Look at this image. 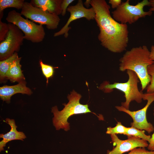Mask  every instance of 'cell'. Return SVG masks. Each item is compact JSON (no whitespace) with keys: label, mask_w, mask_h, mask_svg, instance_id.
I'll return each mask as SVG.
<instances>
[{"label":"cell","mask_w":154,"mask_h":154,"mask_svg":"<svg viewBox=\"0 0 154 154\" xmlns=\"http://www.w3.org/2000/svg\"><path fill=\"white\" fill-rule=\"evenodd\" d=\"M25 2L24 0H0V12H3L4 9L10 7L21 9Z\"/></svg>","instance_id":"cell-17"},{"label":"cell","mask_w":154,"mask_h":154,"mask_svg":"<svg viewBox=\"0 0 154 154\" xmlns=\"http://www.w3.org/2000/svg\"><path fill=\"white\" fill-rule=\"evenodd\" d=\"M150 3L149 6L150 8L149 11L153 12L154 11V0H150L149 1Z\"/></svg>","instance_id":"cell-28"},{"label":"cell","mask_w":154,"mask_h":154,"mask_svg":"<svg viewBox=\"0 0 154 154\" xmlns=\"http://www.w3.org/2000/svg\"><path fill=\"white\" fill-rule=\"evenodd\" d=\"M153 115L154 116V112ZM149 143L147 146L148 149L150 151H154V131L151 136Z\"/></svg>","instance_id":"cell-26"},{"label":"cell","mask_w":154,"mask_h":154,"mask_svg":"<svg viewBox=\"0 0 154 154\" xmlns=\"http://www.w3.org/2000/svg\"><path fill=\"white\" fill-rule=\"evenodd\" d=\"M113 145L116 146L113 149L107 151L106 154H123L138 147H147V141L139 137L130 136L127 139L121 140L116 134L110 135Z\"/></svg>","instance_id":"cell-11"},{"label":"cell","mask_w":154,"mask_h":154,"mask_svg":"<svg viewBox=\"0 0 154 154\" xmlns=\"http://www.w3.org/2000/svg\"><path fill=\"white\" fill-rule=\"evenodd\" d=\"M62 0H32L34 6L58 16L61 14V5Z\"/></svg>","instance_id":"cell-14"},{"label":"cell","mask_w":154,"mask_h":154,"mask_svg":"<svg viewBox=\"0 0 154 154\" xmlns=\"http://www.w3.org/2000/svg\"><path fill=\"white\" fill-rule=\"evenodd\" d=\"M119 70H130L137 75L143 91L150 83L151 77L147 72L148 66L154 63L150 57V51L143 45L132 48L127 51L119 59Z\"/></svg>","instance_id":"cell-2"},{"label":"cell","mask_w":154,"mask_h":154,"mask_svg":"<svg viewBox=\"0 0 154 154\" xmlns=\"http://www.w3.org/2000/svg\"><path fill=\"white\" fill-rule=\"evenodd\" d=\"M5 121L10 126L11 129L7 133L0 135V137L3 139L0 142V152L4 151V147L7 143L9 141L15 140L23 141V139L26 137L23 132L18 131L17 130V126L16 125L14 119L7 118L5 119Z\"/></svg>","instance_id":"cell-13"},{"label":"cell","mask_w":154,"mask_h":154,"mask_svg":"<svg viewBox=\"0 0 154 154\" xmlns=\"http://www.w3.org/2000/svg\"><path fill=\"white\" fill-rule=\"evenodd\" d=\"M143 99L147 101L146 104L142 109L136 111H131L121 106L115 107L118 111L124 112L131 117L133 122L131 123V127L150 133L153 131L154 127L151 123L147 121L146 113L149 106L154 101V92L144 94Z\"/></svg>","instance_id":"cell-9"},{"label":"cell","mask_w":154,"mask_h":154,"mask_svg":"<svg viewBox=\"0 0 154 154\" xmlns=\"http://www.w3.org/2000/svg\"><path fill=\"white\" fill-rule=\"evenodd\" d=\"M145 131L138 129L136 128L131 127H128V129L124 135L127 137L132 136L139 137L146 141L149 142L151 136L146 135L145 133Z\"/></svg>","instance_id":"cell-18"},{"label":"cell","mask_w":154,"mask_h":154,"mask_svg":"<svg viewBox=\"0 0 154 154\" xmlns=\"http://www.w3.org/2000/svg\"><path fill=\"white\" fill-rule=\"evenodd\" d=\"M147 70L148 74L151 77V80L146 88V93H152L154 92V63L149 65Z\"/></svg>","instance_id":"cell-21"},{"label":"cell","mask_w":154,"mask_h":154,"mask_svg":"<svg viewBox=\"0 0 154 154\" xmlns=\"http://www.w3.org/2000/svg\"><path fill=\"white\" fill-rule=\"evenodd\" d=\"M8 25L9 32L5 40L0 42V61L18 52L25 39L23 33L17 26L12 23H9Z\"/></svg>","instance_id":"cell-8"},{"label":"cell","mask_w":154,"mask_h":154,"mask_svg":"<svg viewBox=\"0 0 154 154\" xmlns=\"http://www.w3.org/2000/svg\"><path fill=\"white\" fill-rule=\"evenodd\" d=\"M150 51V57L154 61V45L151 46Z\"/></svg>","instance_id":"cell-27"},{"label":"cell","mask_w":154,"mask_h":154,"mask_svg":"<svg viewBox=\"0 0 154 154\" xmlns=\"http://www.w3.org/2000/svg\"><path fill=\"white\" fill-rule=\"evenodd\" d=\"M17 52H15L8 58L0 61V81L3 82L7 80L6 75L10 65L13 61L18 56Z\"/></svg>","instance_id":"cell-16"},{"label":"cell","mask_w":154,"mask_h":154,"mask_svg":"<svg viewBox=\"0 0 154 154\" xmlns=\"http://www.w3.org/2000/svg\"><path fill=\"white\" fill-rule=\"evenodd\" d=\"M2 18L0 17V42L5 40L9 31L8 24L1 21Z\"/></svg>","instance_id":"cell-22"},{"label":"cell","mask_w":154,"mask_h":154,"mask_svg":"<svg viewBox=\"0 0 154 154\" xmlns=\"http://www.w3.org/2000/svg\"><path fill=\"white\" fill-rule=\"evenodd\" d=\"M21 15V13L12 10L8 12L6 20L9 23L15 25L22 31L25 39L33 43L42 42L45 35L42 25L36 24Z\"/></svg>","instance_id":"cell-5"},{"label":"cell","mask_w":154,"mask_h":154,"mask_svg":"<svg viewBox=\"0 0 154 154\" xmlns=\"http://www.w3.org/2000/svg\"><path fill=\"white\" fill-rule=\"evenodd\" d=\"M121 0H110L109 3L111 4L112 9H116L119 7L122 3Z\"/></svg>","instance_id":"cell-25"},{"label":"cell","mask_w":154,"mask_h":154,"mask_svg":"<svg viewBox=\"0 0 154 154\" xmlns=\"http://www.w3.org/2000/svg\"><path fill=\"white\" fill-rule=\"evenodd\" d=\"M39 63L42 73L46 78L47 84L48 79L52 77L54 74V68L52 66L44 64L42 60H40Z\"/></svg>","instance_id":"cell-20"},{"label":"cell","mask_w":154,"mask_h":154,"mask_svg":"<svg viewBox=\"0 0 154 154\" xmlns=\"http://www.w3.org/2000/svg\"><path fill=\"white\" fill-rule=\"evenodd\" d=\"M128 127L123 125L120 122H118L116 125L113 127H109L107 128L106 133L110 135L123 134L126 132Z\"/></svg>","instance_id":"cell-19"},{"label":"cell","mask_w":154,"mask_h":154,"mask_svg":"<svg viewBox=\"0 0 154 154\" xmlns=\"http://www.w3.org/2000/svg\"><path fill=\"white\" fill-rule=\"evenodd\" d=\"M21 57L18 56L11 63L6 75L7 80H9L12 82H19L25 80L21 69Z\"/></svg>","instance_id":"cell-15"},{"label":"cell","mask_w":154,"mask_h":154,"mask_svg":"<svg viewBox=\"0 0 154 154\" xmlns=\"http://www.w3.org/2000/svg\"><path fill=\"white\" fill-rule=\"evenodd\" d=\"M81 97L80 94L73 90L68 95L69 102L67 104H63L64 107L62 110L59 111L56 106L52 108L51 112L54 115L53 123L56 130L62 129L67 131L70 130V123L68 120L70 116L74 114L91 112L88 104L80 103Z\"/></svg>","instance_id":"cell-3"},{"label":"cell","mask_w":154,"mask_h":154,"mask_svg":"<svg viewBox=\"0 0 154 154\" xmlns=\"http://www.w3.org/2000/svg\"><path fill=\"white\" fill-rule=\"evenodd\" d=\"M74 1V0H62L61 5V15L62 16L65 15L69 5Z\"/></svg>","instance_id":"cell-24"},{"label":"cell","mask_w":154,"mask_h":154,"mask_svg":"<svg viewBox=\"0 0 154 154\" xmlns=\"http://www.w3.org/2000/svg\"><path fill=\"white\" fill-rule=\"evenodd\" d=\"M127 73L129 77L127 82L110 84L106 81L102 84L98 88L106 93L112 92L114 89H116L123 92L125 101L122 102L121 105L125 108L129 110L130 104L131 101H135L138 103L142 102L144 94L138 89V84L140 80L136 74L129 70H127Z\"/></svg>","instance_id":"cell-4"},{"label":"cell","mask_w":154,"mask_h":154,"mask_svg":"<svg viewBox=\"0 0 154 154\" xmlns=\"http://www.w3.org/2000/svg\"><path fill=\"white\" fill-rule=\"evenodd\" d=\"M91 0H86L84 3V4L87 7H88L91 4Z\"/></svg>","instance_id":"cell-29"},{"label":"cell","mask_w":154,"mask_h":154,"mask_svg":"<svg viewBox=\"0 0 154 154\" xmlns=\"http://www.w3.org/2000/svg\"><path fill=\"white\" fill-rule=\"evenodd\" d=\"M17 93L28 95H30L32 93L31 90L26 86V82L25 80L19 82L16 85H5L0 87V98L7 103H10L11 97Z\"/></svg>","instance_id":"cell-12"},{"label":"cell","mask_w":154,"mask_h":154,"mask_svg":"<svg viewBox=\"0 0 154 154\" xmlns=\"http://www.w3.org/2000/svg\"><path fill=\"white\" fill-rule=\"evenodd\" d=\"M21 13L33 22L45 25L47 29L50 30L56 29L60 21L58 16L34 6L31 3L27 2H25Z\"/></svg>","instance_id":"cell-7"},{"label":"cell","mask_w":154,"mask_h":154,"mask_svg":"<svg viewBox=\"0 0 154 154\" xmlns=\"http://www.w3.org/2000/svg\"><path fill=\"white\" fill-rule=\"evenodd\" d=\"M127 154H154V151L147 150L145 147H138L132 149Z\"/></svg>","instance_id":"cell-23"},{"label":"cell","mask_w":154,"mask_h":154,"mask_svg":"<svg viewBox=\"0 0 154 154\" xmlns=\"http://www.w3.org/2000/svg\"><path fill=\"white\" fill-rule=\"evenodd\" d=\"M90 5L95 13V19L100 33L101 44L110 51L120 53L125 50L129 41L126 24L116 21L110 13V7L105 0H91Z\"/></svg>","instance_id":"cell-1"},{"label":"cell","mask_w":154,"mask_h":154,"mask_svg":"<svg viewBox=\"0 0 154 154\" xmlns=\"http://www.w3.org/2000/svg\"><path fill=\"white\" fill-rule=\"evenodd\" d=\"M149 1L143 0L135 5H131L129 0L122 2L121 5L112 12L113 18L118 22L123 24H133L139 19L150 16L152 12L149 11H144V8L145 6H149Z\"/></svg>","instance_id":"cell-6"},{"label":"cell","mask_w":154,"mask_h":154,"mask_svg":"<svg viewBox=\"0 0 154 154\" xmlns=\"http://www.w3.org/2000/svg\"><path fill=\"white\" fill-rule=\"evenodd\" d=\"M67 11L70 13V16L64 26L54 33V37L64 35V37L67 38L68 36V31L71 29L69 26L74 20L82 18H84L89 21L95 19V13L94 9L92 7L85 8L82 0H78L75 5L69 6Z\"/></svg>","instance_id":"cell-10"}]
</instances>
